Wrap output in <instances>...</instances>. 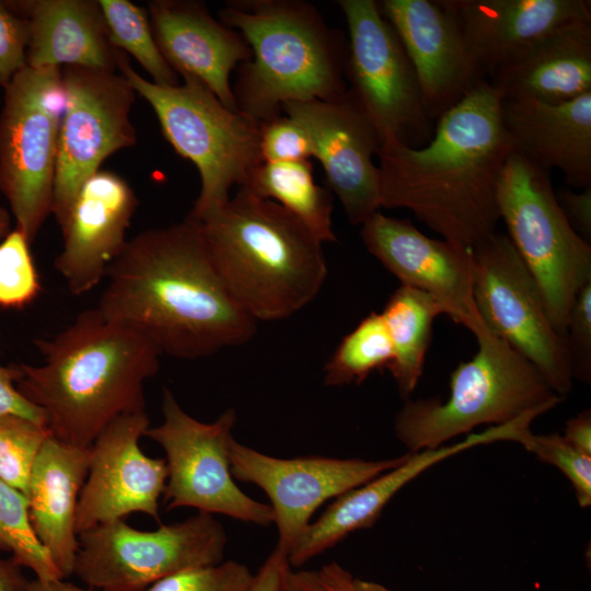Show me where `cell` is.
I'll return each instance as SVG.
<instances>
[{"mask_svg":"<svg viewBox=\"0 0 591 591\" xmlns=\"http://www.w3.org/2000/svg\"><path fill=\"white\" fill-rule=\"evenodd\" d=\"M97 305L171 357L198 359L247 343L256 321L211 260L199 222L185 218L127 240L108 267Z\"/></svg>","mask_w":591,"mask_h":591,"instance_id":"1","label":"cell"},{"mask_svg":"<svg viewBox=\"0 0 591 591\" xmlns=\"http://www.w3.org/2000/svg\"><path fill=\"white\" fill-rule=\"evenodd\" d=\"M501 95L484 80L434 124L431 140L381 144V207L404 208L443 240L474 248L496 233L497 187L513 150Z\"/></svg>","mask_w":591,"mask_h":591,"instance_id":"2","label":"cell"},{"mask_svg":"<svg viewBox=\"0 0 591 591\" xmlns=\"http://www.w3.org/2000/svg\"><path fill=\"white\" fill-rule=\"evenodd\" d=\"M35 346L43 363H19L16 387L44 413L53 438L91 448L115 419L146 409L144 382L157 374L162 354L134 327L94 308Z\"/></svg>","mask_w":591,"mask_h":591,"instance_id":"3","label":"cell"},{"mask_svg":"<svg viewBox=\"0 0 591 591\" xmlns=\"http://www.w3.org/2000/svg\"><path fill=\"white\" fill-rule=\"evenodd\" d=\"M199 224L225 288L256 322L289 317L322 289V243L277 202L240 186Z\"/></svg>","mask_w":591,"mask_h":591,"instance_id":"4","label":"cell"},{"mask_svg":"<svg viewBox=\"0 0 591 591\" xmlns=\"http://www.w3.org/2000/svg\"><path fill=\"white\" fill-rule=\"evenodd\" d=\"M220 22L237 31L252 50L232 88L236 108L259 124L282 115L288 102L344 95L348 39L302 0H233Z\"/></svg>","mask_w":591,"mask_h":591,"instance_id":"5","label":"cell"},{"mask_svg":"<svg viewBox=\"0 0 591 591\" xmlns=\"http://www.w3.org/2000/svg\"><path fill=\"white\" fill-rule=\"evenodd\" d=\"M474 335L478 350L451 373L447 401L406 399L396 414L395 436L409 452L440 448L479 425L538 417L564 399L532 363L485 324Z\"/></svg>","mask_w":591,"mask_h":591,"instance_id":"6","label":"cell"},{"mask_svg":"<svg viewBox=\"0 0 591 591\" xmlns=\"http://www.w3.org/2000/svg\"><path fill=\"white\" fill-rule=\"evenodd\" d=\"M118 71L150 104L169 143L197 167L200 190L187 218L202 221L222 207L231 188L243 186L263 162L260 124L227 108L194 77H182L183 83L177 85H159L139 74L128 56Z\"/></svg>","mask_w":591,"mask_h":591,"instance_id":"7","label":"cell"},{"mask_svg":"<svg viewBox=\"0 0 591 591\" xmlns=\"http://www.w3.org/2000/svg\"><path fill=\"white\" fill-rule=\"evenodd\" d=\"M497 205L508 237L534 276L549 318L564 337L575 298L591 281V244L565 217L551 173L514 150L499 177Z\"/></svg>","mask_w":591,"mask_h":591,"instance_id":"8","label":"cell"},{"mask_svg":"<svg viewBox=\"0 0 591 591\" xmlns=\"http://www.w3.org/2000/svg\"><path fill=\"white\" fill-rule=\"evenodd\" d=\"M63 103L61 68L26 66L3 89L0 194L31 243L53 213Z\"/></svg>","mask_w":591,"mask_h":591,"instance_id":"9","label":"cell"},{"mask_svg":"<svg viewBox=\"0 0 591 591\" xmlns=\"http://www.w3.org/2000/svg\"><path fill=\"white\" fill-rule=\"evenodd\" d=\"M78 540L72 576L101 591H143L169 576L221 563L228 536L213 514L198 512L153 531L115 520Z\"/></svg>","mask_w":591,"mask_h":591,"instance_id":"10","label":"cell"},{"mask_svg":"<svg viewBox=\"0 0 591 591\" xmlns=\"http://www.w3.org/2000/svg\"><path fill=\"white\" fill-rule=\"evenodd\" d=\"M348 26L346 80L381 142L426 146L434 132L414 66L378 1L340 0Z\"/></svg>","mask_w":591,"mask_h":591,"instance_id":"11","label":"cell"},{"mask_svg":"<svg viewBox=\"0 0 591 591\" xmlns=\"http://www.w3.org/2000/svg\"><path fill=\"white\" fill-rule=\"evenodd\" d=\"M473 296L486 327L532 363L563 398L572 390L565 338L540 287L507 234L473 248Z\"/></svg>","mask_w":591,"mask_h":591,"instance_id":"12","label":"cell"},{"mask_svg":"<svg viewBox=\"0 0 591 591\" xmlns=\"http://www.w3.org/2000/svg\"><path fill=\"white\" fill-rule=\"evenodd\" d=\"M162 414L163 421L149 427L144 436L166 454L163 496L167 510L195 508L257 525L274 524L271 507L244 494L232 476L229 447L236 422L234 409H227L213 422H202L188 415L164 389Z\"/></svg>","mask_w":591,"mask_h":591,"instance_id":"13","label":"cell"},{"mask_svg":"<svg viewBox=\"0 0 591 591\" xmlns=\"http://www.w3.org/2000/svg\"><path fill=\"white\" fill-rule=\"evenodd\" d=\"M63 112L59 128L53 216L59 227L81 185L117 151L137 143L130 119L137 92L119 71L61 68Z\"/></svg>","mask_w":591,"mask_h":591,"instance_id":"14","label":"cell"},{"mask_svg":"<svg viewBox=\"0 0 591 591\" xmlns=\"http://www.w3.org/2000/svg\"><path fill=\"white\" fill-rule=\"evenodd\" d=\"M407 455L379 461L322 455L280 459L248 448L234 438L229 447L232 476L258 486L270 500L278 531L276 546L287 556L325 501L396 467Z\"/></svg>","mask_w":591,"mask_h":591,"instance_id":"15","label":"cell"},{"mask_svg":"<svg viewBox=\"0 0 591 591\" xmlns=\"http://www.w3.org/2000/svg\"><path fill=\"white\" fill-rule=\"evenodd\" d=\"M150 427L147 410L125 414L111 422L91 445L88 476L80 493L76 531L141 512L160 521L159 499L164 493V459L146 455L139 440Z\"/></svg>","mask_w":591,"mask_h":591,"instance_id":"16","label":"cell"},{"mask_svg":"<svg viewBox=\"0 0 591 591\" xmlns=\"http://www.w3.org/2000/svg\"><path fill=\"white\" fill-rule=\"evenodd\" d=\"M282 113L308 131L328 189L338 197L349 222L361 225L380 211L379 170L373 155L382 142L350 92L329 101L288 102Z\"/></svg>","mask_w":591,"mask_h":591,"instance_id":"17","label":"cell"},{"mask_svg":"<svg viewBox=\"0 0 591 591\" xmlns=\"http://www.w3.org/2000/svg\"><path fill=\"white\" fill-rule=\"evenodd\" d=\"M367 251L404 286L437 299L453 322L473 334L484 324L473 296V250L432 239L407 219L375 212L361 224Z\"/></svg>","mask_w":591,"mask_h":591,"instance_id":"18","label":"cell"},{"mask_svg":"<svg viewBox=\"0 0 591 591\" xmlns=\"http://www.w3.org/2000/svg\"><path fill=\"white\" fill-rule=\"evenodd\" d=\"M414 66L428 119L436 121L485 80L440 0L378 1Z\"/></svg>","mask_w":591,"mask_h":591,"instance_id":"19","label":"cell"},{"mask_svg":"<svg viewBox=\"0 0 591 591\" xmlns=\"http://www.w3.org/2000/svg\"><path fill=\"white\" fill-rule=\"evenodd\" d=\"M138 204L129 183L112 171L100 170L81 185L60 227L62 247L54 264L73 296L106 277L127 243Z\"/></svg>","mask_w":591,"mask_h":591,"instance_id":"20","label":"cell"},{"mask_svg":"<svg viewBox=\"0 0 591 591\" xmlns=\"http://www.w3.org/2000/svg\"><path fill=\"white\" fill-rule=\"evenodd\" d=\"M147 11L159 50L171 68L181 77L198 79L227 108L237 111L230 76L252 59L243 36L215 20L199 1L153 0Z\"/></svg>","mask_w":591,"mask_h":591,"instance_id":"21","label":"cell"},{"mask_svg":"<svg viewBox=\"0 0 591 591\" xmlns=\"http://www.w3.org/2000/svg\"><path fill=\"white\" fill-rule=\"evenodd\" d=\"M485 80L552 31L591 19L589 0H440Z\"/></svg>","mask_w":591,"mask_h":591,"instance_id":"22","label":"cell"},{"mask_svg":"<svg viewBox=\"0 0 591 591\" xmlns=\"http://www.w3.org/2000/svg\"><path fill=\"white\" fill-rule=\"evenodd\" d=\"M513 436L512 424L491 426L452 445L408 452L396 467L336 497L288 554L290 567L298 569L350 533L372 526L398 490L436 463L478 444L511 441Z\"/></svg>","mask_w":591,"mask_h":591,"instance_id":"23","label":"cell"},{"mask_svg":"<svg viewBox=\"0 0 591 591\" xmlns=\"http://www.w3.org/2000/svg\"><path fill=\"white\" fill-rule=\"evenodd\" d=\"M501 120L514 151L571 187H591V92L560 104L502 100Z\"/></svg>","mask_w":591,"mask_h":591,"instance_id":"24","label":"cell"},{"mask_svg":"<svg viewBox=\"0 0 591 591\" xmlns=\"http://www.w3.org/2000/svg\"><path fill=\"white\" fill-rule=\"evenodd\" d=\"M27 21L31 68L84 67L118 71L127 56L111 42L99 0H14Z\"/></svg>","mask_w":591,"mask_h":591,"instance_id":"25","label":"cell"},{"mask_svg":"<svg viewBox=\"0 0 591 591\" xmlns=\"http://www.w3.org/2000/svg\"><path fill=\"white\" fill-rule=\"evenodd\" d=\"M90 457V448L73 447L49 436L28 480L31 528L65 579L72 576L79 551L76 512Z\"/></svg>","mask_w":591,"mask_h":591,"instance_id":"26","label":"cell"},{"mask_svg":"<svg viewBox=\"0 0 591 591\" xmlns=\"http://www.w3.org/2000/svg\"><path fill=\"white\" fill-rule=\"evenodd\" d=\"M488 82L502 100L547 104L591 92V19L569 22L540 38Z\"/></svg>","mask_w":591,"mask_h":591,"instance_id":"27","label":"cell"},{"mask_svg":"<svg viewBox=\"0 0 591 591\" xmlns=\"http://www.w3.org/2000/svg\"><path fill=\"white\" fill-rule=\"evenodd\" d=\"M381 314L393 348L387 369L401 397L406 401L421 378L434 318L445 314V310L427 292L401 285Z\"/></svg>","mask_w":591,"mask_h":591,"instance_id":"28","label":"cell"},{"mask_svg":"<svg viewBox=\"0 0 591 591\" xmlns=\"http://www.w3.org/2000/svg\"><path fill=\"white\" fill-rule=\"evenodd\" d=\"M243 186L291 212L321 243L337 241L332 220L333 196L328 188L315 183L310 160L262 162Z\"/></svg>","mask_w":591,"mask_h":591,"instance_id":"29","label":"cell"},{"mask_svg":"<svg viewBox=\"0 0 591 591\" xmlns=\"http://www.w3.org/2000/svg\"><path fill=\"white\" fill-rule=\"evenodd\" d=\"M393 359L391 338L381 313L371 312L347 334L324 367V384L362 383Z\"/></svg>","mask_w":591,"mask_h":591,"instance_id":"30","label":"cell"},{"mask_svg":"<svg viewBox=\"0 0 591 591\" xmlns=\"http://www.w3.org/2000/svg\"><path fill=\"white\" fill-rule=\"evenodd\" d=\"M112 44L137 62L159 85L179 84L178 74L163 58L148 11L129 0H99Z\"/></svg>","mask_w":591,"mask_h":591,"instance_id":"31","label":"cell"},{"mask_svg":"<svg viewBox=\"0 0 591 591\" xmlns=\"http://www.w3.org/2000/svg\"><path fill=\"white\" fill-rule=\"evenodd\" d=\"M0 552H8L39 580L65 579L30 524L26 496L0 478Z\"/></svg>","mask_w":591,"mask_h":591,"instance_id":"32","label":"cell"},{"mask_svg":"<svg viewBox=\"0 0 591 591\" xmlns=\"http://www.w3.org/2000/svg\"><path fill=\"white\" fill-rule=\"evenodd\" d=\"M48 437L43 425L16 415H0V478L26 496L34 462Z\"/></svg>","mask_w":591,"mask_h":591,"instance_id":"33","label":"cell"},{"mask_svg":"<svg viewBox=\"0 0 591 591\" xmlns=\"http://www.w3.org/2000/svg\"><path fill=\"white\" fill-rule=\"evenodd\" d=\"M42 291L31 242L13 227L0 241V308L21 310L33 303Z\"/></svg>","mask_w":591,"mask_h":591,"instance_id":"34","label":"cell"},{"mask_svg":"<svg viewBox=\"0 0 591 591\" xmlns=\"http://www.w3.org/2000/svg\"><path fill=\"white\" fill-rule=\"evenodd\" d=\"M547 464L556 466L570 480L581 508L591 506V456L558 433L533 434L526 430L518 441Z\"/></svg>","mask_w":591,"mask_h":591,"instance_id":"35","label":"cell"},{"mask_svg":"<svg viewBox=\"0 0 591 591\" xmlns=\"http://www.w3.org/2000/svg\"><path fill=\"white\" fill-rule=\"evenodd\" d=\"M253 581L246 565L227 560L169 576L143 591H250Z\"/></svg>","mask_w":591,"mask_h":591,"instance_id":"36","label":"cell"},{"mask_svg":"<svg viewBox=\"0 0 591 591\" xmlns=\"http://www.w3.org/2000/svg\"><path fill=\"white\" fill-rule=\"evenodd\" d=\"M263 162H298L314 158V147L304 127L288 115L260 124Z\"/></svg>","mask_w":591,"mask_h":591,"instance_id":"37","label":"cell"},{"mask_svg":"<svg viewBox=\"0 0 591 591\" xmlns=\"http://www.w3.org/2000/svg\"><path fill=\"white\" fill-rule=\"evenodd\" d=\"M564 338L572 378L589 384L591 381V281L587 282L575 298Z\"/></svg>","mask_w":591,"mask_h":591,"instance_id":"38","label":"cell"},{"mask_svg":"<svg viewBox=\"0 0 591 591\" xmlns=\"http://www.w3.org/2000/svg\"><path fill=\"white\" fill-rule=\"evenodd\" d=\"M28 26L9 1L0 0V89H5L26 63Z\"/></svg>","mask_w":591,"mask_h":591,"instance_id":"39","label":"cell"},{"mask_svg":"<svg viewBox=\"0 0 591 591\" xmlns=\"http://www.w3.org/2000/svg\"><path fill=\"white\" fill-rule=\"evenodd\" d=\"M20 376V364H0V415L21 416L46 427L44 413L18 390Z\"/></svg>","mask_w":591,"mask_h":591,"instance_id":"40","label":"cell"},{"mask_svg":"<svg viewBox=\"0 0 591 591\" xmlns=\"http://www.w3.org/2000/svg\"><path fill=\"white\" fill-rule=\"evenodd\" d=\"M557 201L572 229L591 242V187L579 193L569 187L555 190Z\"/></svg>","mask_w":591,"mask_h":591,"instance_id":"41","label":"cell"},{"mask_svg":"<svg viewBox=\"0 0 591 591\" xmlns=\"http://www.w3.org/2000/svg\"><path fill=\"white\" fill-rule=\"evenodd\" d=\"M290 568L287 554L276 546L254 575L250 591H283L286 575Z\"/></svg>","mask_w":591,"mask_h":591,"instance_id":"42","label":"cell"},{"mask_svg":"<svg viewBox=\"0 0 591 591\" xmlns=\"http://www.w3.org/2000/svg\"><path fill=\"white\" fill-rule=\"evenodd\" d=\"M565 439L586 455L591 456V412L584 409L566 422Z\"/></svg>","mask_w":591,"mask_h":591,"instance_id":"43","label":"cell"},{"mask_svg":"<svg viewBox=\"0 0 591 591\" xmlns=\"http://www.w3.org/2000/svg\"><path fill=\"white\" fill-rule=\"evenodd\" d=\"M283 591H335L318 570L290 568L286 575Z\"/></svg>","mask_w":591,"mask_h":591,"instance_id":"44","label":"cell"},{"mask_svg":"<svg viewBox=\"0 0 591 591\" xmlns=\"http://www.w3.org/2000/svg\"><path fill=\"white\" fill-rule=\"evenodd\" d=\"M31 580L12 557H0V591H28Z\"/></svg>","mask_w":591,"mask_h":591,"instance_id":"45","label":"cell"},{"mask_svg":"<svg viewBox=\"0 0 591 591\" xmlns=\"http://www.w3.org/2000/svg\"><path fill=\"white\" fill-rule=\"evenodd\" d=\"M318 571L335 591H356L352 576L338 564L325 565Z\"/></svg>","mask_w":591,"mask_h":591,"instance_id":"46","label":"cell"},{"mask_svg":"<svg viewBox=\"0 0 591 591\" xmlns=\"http://www.w3.org/2000/svg\"><path fill=\"white\" fill-rule=\"evenodd\" d=\"M28 591H93L91 588H81L65 579L31 580Z\"/></svg>","mask_w":591,"mask_h":591,"instance_id":"47","label":"cell"},{"mask_svg":"<svg viewBox=\"0 0 591 591\" xmlns=\"http://www.w3.org/2000/svg\"><path fill=\"white\" fill-rule=\"evenodd\" d=\"M13 227L14 224L10 210L0 204V241L11 232Z\"/></svg>","mask_w":591,"mask_h":591,"instance_id":"48","label":"cell"},{"mask_svg":"<svg viewBox=\"0 0 591 591\" xmlns=\"http://www.w3.org/2000/svg\"><path fill=\"white\" fill-rule=\"evenodd\" d=\"M354 587L356 591H393L379 583L355 579V578H354Z\"/></svg>","mask_w":591,"mask_h":591,"instance_id":"49","label":"cell"}]
</instances>
